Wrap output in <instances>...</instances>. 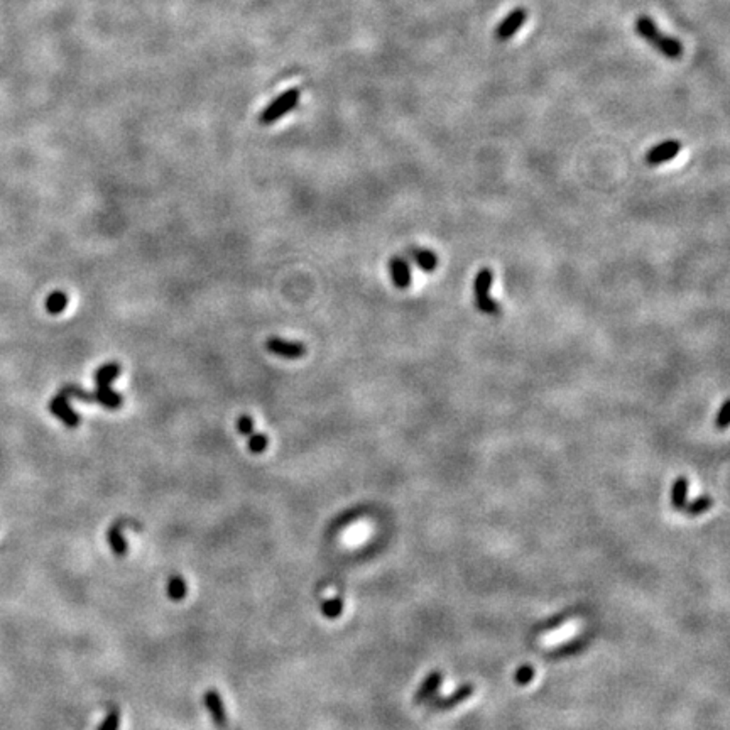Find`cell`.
Listing matches in <instances>:
<instances>
[{
    "mask_svg": "<svg viewBox=\"0 0 730 730\" xmlns=\"http://www.w3.org/2000/svg\"><path fill=\"white\" fill-rule=\"evenodd\" d=\"M636 33L639 34L643 40H646L650 44L654 46L663 56H666L668 60H679L683 56V44L679 42L677 37H671L668 34L661 33L656 26V22L652 21L647 15H640L636 19L634 22Z\"/></svg>",
    "mask_w": 730,
    "mask_h": 730,
    "instance_id": "1",
    "label": "cell"
},
{
    "mask_svg": "<svg viewBox=\"0 0 730 730\" xmlns=\"http://www.w3.org/2000/svg\"><path fill=\"white\" fill-rule=\"evenodd\" d=\"M492 285H494V273L489 267H482L473 279V298L480 313L497 316L500 313V305L491 296Z\"/></svg>",
    "mask_w": 730,
    "mask_h": 730,
    "instance_id": "2",
    "label": "cell"
},
{
    "mask_svg": "<svg viewBox=\"0 0 730 730\" xmlns=\"http://www.w3.org/2000/svg\"><path fill=\"white\" fill-rule=\"evenodd\" d=\"M300 99H301V92L298 90V88H291V90L281 93L278 99L273 100V102L264 108L262 114L259 115V122H261L262 126H271V124H274L275 120H279L281 117H285L286 114H289V112L293 110L298 103H300Z\"/></svg>",
    "mask_w": 730,
    "mask_h": 730,
    "instance_id": "3",
    "label": "cell"
},
{
    "mask_svg": "<svg viewBox=\"0 0 730 730\" xmlns=\"http://www.w3.org/2000/svg\"><path fill=\"white\" fill-rule=\"evenodd\" d=\"M203 704L205 708L208 710L212 722L215 724L217 730H234L232 729L230 720H228L227 712H225V705L222 697L217 690L210 688L207 693L203 695Z\"/></svg>",
    "mask_w": 730,
    "mask_h": 730,
    "instance_id": "4",
    "label": "cell"
},
{
    "mask_svg": "<svg viewBox=\"0 0 730 730\" xmlns=\"http://www.w3.org/2000/svg\"><path fill=\"white\" fill-rule=\"evenodd\" d=\"M526 19H527L526 9H523V7H516V9H512L511 12H509L506 17H504L502 21L497 24L495 31H494L495 40L497 41L511 40L514 34L519 33V29H521L524 22H526Z\"/></svg>",
    "mask_w": 730,
    "mask_h": 730,
    "instance_id": "5",
    "label": "cell"
},
{
    "mask_svg": "<svg viewBox=\"0 0 730 730\" xmlns=\"http://www.w3.org/2000/svg\"><path fill=\"white\" fill-rule=\"evenodd\" d=\"M679 151H681V142L670 139V141H663L656 144V146H652L646 153V156H644V161L650 166L665 164V162L677 158Z\"/></svg>",
    "mask_w": 730,
    "mask_h": 730,
    "instance_id": "6",
    "label": "cell"
},
{
    "mask_svg": "<svg viewBox=\"0 0 730 730\" xmlns=\"http://www.w3.org/2000/svg\"><path fill=\"white\" fill-rule=\"evenodd\" d=\"M266 347L271 353H274V355L281 357V359H287V360L300 359V357H303L306 353L305 345L300 343V341H287V340L279 339V337H271V339L267 340Z\"/></svg>",
    "mask_w": 730,
    "mask_h": 730,
    "instance_id": "7",
    "label": "cell"
},
{
    "mask_svg": "<svg viewBox=\"0 0 730 730\" xmlns=\"http://www.w3.org/2000/svg\"><path fill=\"white\" fill-rule=\"evenodd\" d=\"M389 275L398 289H407L411 282H413V273H411L409 262L401 255H396L389 261Z\"/></svg>",
    "mask_w": 730,
    "mask_h": 730,
    "instance_id": "8",
    "label": "cell"
},
{
    "mask_svg": "<svg viewBox=\"0 0 730 730\" xmlns=\"http://www.w3.org/2000/svg\"><path fill=\"white\" fill-rule=\"evenodd\" d=\"M49 409H51V413L56 414L66 426H69V428H76V426L80 425V416L71 409V406H69V398H66L63 392H60V394L53 399L51 405H49Z\"/></svg>",
    "mask_w": 730,
    "mask_h": 730,
    "instance_id": "9",
    "label": "cell"
},
{
    "mask_svg": "<svg viewBox=\"0 0 730 730\" xmlns=\"http://www.w3.org/2000/svg\"><path fill=\"white\" fill-rule=\"evenodd\" d=\"M407 257L416 264L423 273H433V271H436L438 264H440L436 252L425 247H411L407 251Z\"/></svg>",
    "mask_w": 730,
    "mask_h": 730,
    "instance_id": "10",
    "label": "cell"
},
{
    "mask_svg": "<svg viewBox=\"0 0 730 730\" xmlns=\"http://www.w3.org/2000/svg\"><path fill=\"white\" fill-rule=\"evenodd\" d=\"M93 402H99L105 409H119L122 406L124 398L110 386H96V391L93 392Z\"/></svg>",
    "mask_w": 730,
    "mask_h": 730,
    "instance_id": "11",
    "label": "cell"
},
{
    "mask_svg": "<svg viewBox=\"0 0 730 730\" xmlns=\"http://www.w3.org/2000/svg\"><path fill=\"white\" fill-rule=\"evenodd\" d=\"M686 494H688V479L686 477H678L673 482V489H671V506L678 509V511L685 509Z\"/></svg>",
    "mask_w": 730,
    "mask_h": 730,
    "instance_id": "12",
    "label": "cell"
},
{
    "mask_svg": "<svg viewBox=\"0 0 730 730\" xmlns=\"http://www.w3.org/2000/svg\"><path fill=\"white\" fill-rule=\"evenodd\" d=\"M473 691H475V686L473 685H464L460 686L455 693L450 695V697L446 698H440V700H436V708H452V706H455L460 704V702L467 700L468 697H472Z\"/></svg>",
    "mask_w": 730,
    "mask_h": 730,
    "instance_id": "13",
    "label": "cell"
},
{
    "mask_svg": "<svg viewBox=\"0 0 730 730\" xmlns=\"http://www.w3.org/2000/svg\"><path fill=\"white\" fill-rule=\"evenodd\" d=\"M440 683H441V673H440V671H433V673H430V677L425 679V683H423V685L419 686V690L416 691V695H414V702H418V704H419V702L428 700L431 695H433L434 691L438 690Z\"/></svg>",
    "mask_w": 730,
    "mask_h": 730,
    "instance_id": "14",
    "label": "cell"
},
{
    "mask_svg": "<svg viewBox=\"0 0 730 730\" xmlns=\"http://www.w3.org/2000/svg\"><path fill=\"white\" fill-rule=\"evenodd\" d=\"M120 372H122V367H120L117 362L103 364L102 367L95 372L96 386H110V384L119 377Z\"/></svg>",
    "mask_w": 730,
    "mask_h": 730,
    "instance_id": "15",
    "label": "cell"
},
{
    "mask_svg": "<svg viewBox=\"0 0 730 730\" xmlns=\"http://www.w3.org/2000/svg\"><path fill=\"white\" fill-rule=\"evenodd\" d=\"M107 539H108V543H110L112 550H114L115 557H119V558L126 557L127 543H126V538L122 536V529H120L119 524H115V526H112L110 529H108Z\"/></svg>",
    "mask_w": 730,
    "mask_h": 730,
    "instance_id": "16",
    "label": "cell"
},
{
    "mask_svg": "<svg viewBox=\"0 0 730 730\" xmlns=\"http://www.w3.org/2000/svg\"><path fill=\"white\" fill-rule=\"evenodd\" d=\"M186 593H188V587H186V582L182 580L180 575H174L169 578L168 582V597L173 602H181L186 599Z\"/></svg>",
    "mask_w": 730,
    "mask_h": 730,
    "instance_id": "17",
    "label": "cell"
},
{
    "mask_svg": "<svg viewBox=\"0 0 730 730\" xmlns=\"http://www.w3.org/2000/svg\"><path fill=\"white\" fill-rule=\"evenodd\" d=\"M66 306H68V296H66L65 293H61V291L49 294L48 301H46V309L53 314L63 313Z\"/></svg>",
    "mask_w": 730,
    "mask_h": 730,
    "instance_id": "18",
    "label": "cell"
},
{
    "mask_svg": "<svg viewBox=\"0 0 730 730\" xmlns=\"http://www.w3.org/2000/svg\"><path fill=\"white\" fill-rule=\"evenodd\" d=\"M712 506H713L712 497L700 495L698 499H695L690 506H685V509L690 516H698V514H704V512L708 511V509H712Z\"/></svg>",
    "mask_w": 730,
    "mask_h": 730,
    "instance_id": "19",
    "label": "cell"
},
{
    "mask_svg": "<svg viewBox=\"0 0 730 730\" xmlns=\"http://www.w3.org/2000/svg\"><path fill=\"white\" fill-rule=\"evenodd\" d=\"M321 612H323V616L328 617V619H337V617H340L341 612H343V600L339 599V597H335V599L332 600H325L323 605H321Z\"/></svg>",
    "mask_w": 730,
    "mask_h": 730,
    "instance_id": "20",
    "label": "cell"
},
{
    "mask_svg": "<svg viewBox=\"0 0 730 730\" xmlns=\"http://www.w3.org/2000/svg\"><path fill=\"white\" fill-rule=\"evenodd\" d=\"M267 445H269V440H267L266 434L252 433L251 436H248V450H251L252 453H255V455L266 452Z\"/></svg>",
    "mask_w": 730,
    "mask_h": 730,
    "instance_id": "21",
    "label": "cell"
},
{
    "mask_svg": "<svg viewBox=\"0 0 730 730\" xmlns=\"http://www.w3.org/2000/svg\"><path fill=\"white\" fill-rule=\"evenodd\" d=\"M120 727V712L119 708H110L105 715V720L102 722L99 730H119Z\"/></svg>",
    "mask_w": 730,
    "mask_h": 730,
    "instance_id": "22",
    "label": "cell"
},
{
    "mask_svg": "<svg viewBox=\"0 0 730 730\" xmlns=\"http://www.w3.org/2000/svg\"><path fill=\"white\" fill-rule=\"evenodd\" d=\"M61 392H63L66 398H76V399H81V401H85V402H93V392L81 389V387L78 386H66Z\"/></svg>",
    "mask_w": 730,
    "mask_h": 730,
    "instance_id": "23",
    "label": "cell"
},
{
    "mask_svg": "<svg viewBox=\"0 0 730 730\" xmlns=\"http://www.w3.org/2000/svg\"><path fill=\"white\" fill-rule=\"evenodd\" d=\"M237 430H239V433L244 434V436H251V434L254 433V421H252V418L247 416V414H242V416L237 419Z\"/></svg>",
    "mask_w": 730,
    "mask_h": 730,
    "instance_id": "24",
    "label": "cell"
},
{
    "mask_svg": "<svg viewBox=\"0 0 730 730\" xmlns=\"http://www.w3.org/2000/svg\"><path fill=\"white\" fill-rule=\"evenodd\" d=\"M729 409H730V402L724 401V405L720 406V409H718L717 418H715V426L718 430H725L729 426V421H730Z\"/></svg>",
    "mask_w": 730,
    "mask_h": 730,
    "instance_id": "25",
    "label": "cell"
},
{
    "mask_svg": "<svg viewBox=\"0 0 730 730\" xmlns=\"http://www.w3.org/2000/svg\"><path fill=\"white\" fill-rule=\"evenodd\" d=\"M533 677L534 670L531 666H521L516 671V681H518L519 685H527V683L533 681Z\"/></svg>",
    "mask_w": 730,
    "mask_h": 730,
    "instance_id": "26",
    "label": "cell"
}]
</instances>
